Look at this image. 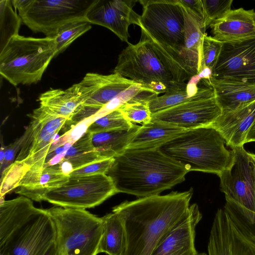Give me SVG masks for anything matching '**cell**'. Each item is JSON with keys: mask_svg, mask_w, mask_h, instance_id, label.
Returning a JSON list of instances; mask_svg holds the SVG:
<instances>
[{"mask_svg": "<svg viewBox=\"0 0 255 255\" xmlns=\"http://www.w3.org/2000/svg\"><path fill=\"white\" fill-rule=\"evenodd\" d=\"M193 189L125 201L113 208L126 234L124 255H150L161 239L187 213Z\"/></svg>", "mask_w": 255, "mask_h": 255, "instance_id": "cell-1", "label": "cell"}, {"mask_svg": "<svg viewBox=\"0 0 255 255\" xmlns=\"http://www.w3.org/2000/svg\"><path fill=\"white\" fill-rule=\"evenodd\" d=\"M189 172L159 148L126 149L106 173L117 193L140 198L159 195L185 180Z\"/></svg>", "mask_w": 255, "mask_h": 255, "instance_id": "cell-2", "label": "cell"}, {"mask_svg": "<svg viewBox=\"0 0 255 255\" xmlns=\"http://www.w3.org/2000/svg\"><path fill=\"white\" fill-rule=\"evenodd\" d=\"M54 223L47 209L23 196L0 205V255H44L55 242Z\"/></svg>", "mask_w": 255, "mask_h": 255, "instance_id": "cell-3", "label": "cell"}, {"mask_svg": "<svg viewBox=\"0 0 255 255\" xmlns=\"http://www.w3.org/2000/svg\"><path fill=\"white\" fill-rule=\"evenodd\" d=\"M212 126L185 131L158 148L189 171H198L219 176L233 159V150Z\"/></svg>", "mask_w": 255, "mask_h": 255, "instance_id": "cell-4", "label": "cell"}, {"mask_svg": "<svg viewBox=\"0 0 255 255\" xmlns=\"http://www.w3.org/2000/svg\"><path fill=\"white\" fill-rule=\"evenodd\" d=\"M56 56L53 38L15 36L0 51V75L14 86L36 84Z\"/></svg>", "mask_w": 255, "mask_h": 255, "instance_id": "cell-5", "label": "cell"}, {"mask_svg": "<svg viewBox=\"0 0 255 255\" xmlns=\"http://www.w3.org/2000/svg\"><path fill=\"white\" fill-rule=\"evenodd\" d=\"M56 229L57 255H97L103 221L86 209L55 206L47 209Z\"/></svg>", "mask_w": 255, "mask_h": 255, "instance_id": "cell-6", "label": "cell"}, {"mask_svg": "<svg viewBox=\"0 0 255 255\" xmlns=\"http://www.w3.org/2000/svg\"><path fill=\"white\" fill-rule=\"evenodd\" d=\"M135 44L128 43L120 54L114 73L141 84L158 95L176 85L171 73L151 45L145 32Z\"/></svg>", "mask_w": 255, "mask_h": 255, "instance_id": "cell-7", "label": "cell"}, {"mask_svg": "<svg viewBox=\"0 0 255 255\" xmlns=\"http://www.w3.org/2000/svg\"><path fill=\"white\" fill-rule=\"evenodd\" d=\"M96 1L12 0L11 2L21 21L30 30L53 38L64 25L86 20L88 11Z\"/></svg>", "mask_w": 255, "mask_h": 255, "instance_id": "cell-8", "label": "cell"}, {"mask_svg": "<svg viewBox=\"0 0 255 255\" xmlns=\"http://www.w3.org/2000/svg\"><path fill=\"white\" fill-rule=\"evenodd\" d=\"M140 27L155 40L179 54L185 42L184 9L178 0H140Z\"/></svg>", "mask_w": 255, "mask_h": 255, "instance_id": "cell-9", "label": "cell"}, {"mask_svg": "<svg viewBox=\"0 0 255 255\" xmlns=\"http://www.w3.org/2000/svg\"><path fill=\"white\" fill-rule=\"evenodd\" d=\"M117 193L111 179L106 174L72 177L43 197L56 206L86 209L93 208Z\"/></svg>", "mask_w": 255, "mask_h": 255, "instance_id": "cell-10", "label": "cell"}, {"mask_svg": "<svg viewBox=\"0 0 255 255\" xmlns=\"http://www.w3.org/2000/svg\"><path fill=\"white\" fill-rule=\"evenodd\" d=\"M30 121L23 136L16 161L29 168L43 167L46 157L52 151L54 137L68 120L54 115L40 106L28 115Z\"/></svg>", "mask_w": 255, "mask_h": 255, "instance_id": "cell-11", "label": "cell"}, {"mask_svg": "<svg viewBox=\"0 0 255 255\" xmlns=\"http://www.w3.org/2000/svg\"><path fill=\"white\" fill-rule=\"evenodd\" d=\"M137 83L118 74L88 73L74 84L82 104L79 112L67 123L71 127L95 115L113 99Z\"/></svg>", "mask_w": 255, "mask_h": 255, "instance_id": "cell-12", "label": "cell"}, {"mask_svg": "<svg viewBox=\"0 0 255 255\" xmlns=\"http://www.w3.org/2000/svg\"><path fill=\"white\" fill-rule=\"evenodd\" d=\"M230 166L218 176L220 189L225 196L255 212V165L244 146L232 148Z\"/></svg>", "mask_w": 255, "mask_h": 255, "instance_id": "cell-13", "label": "cell"}, {"mask_svg": "<svg viewBox=\"0 0 255 255\" xmlns=\"http://www.w3.org/2000/svg\"><path fill=\"white\" fill-rule=\"evenodd\" d=\"M211 78L255 85V37L223 42Z\"/></svg>", "mask_w": 255, "mask_h": 255, "instance_id": "cell-14", "label": "cell"}, {"mask_svg": "<svg viewBox=\"0 0 255 255\" xmlns=\"http://www.w3.org/2000/svg\"><path fill=\"white\" fill-rule=\"evenodd\" d=\"M215 96L200 97L151 115V120L185 130L211 126L222 115Z\"/></svg>", "mask_w": 255, "mask_h": 255, "instance_id": "cell-15", "label": "cell"}, {"mask_svg": "<svg viewBox=\"0 0 255 255\" xmlns=\"http://www.w3.org/2000/svg\"><path fill=\"white\" fill-rule=\"evenodd\" d=\"M208 255H255V242L241 232L223 209L215 214L208 245Z\"/></svg>", "mask_w": 255, "mask_h": 255, "instance_id": "cell-16", "label": "cell"}, {"mask_svg": "<svg viewBox=\"0 0 255 255\" xmlns=\"http://www.w3.org/2000/svg\"><path fill=\"white\" fill-rule=\"evenodd\" d=\"M202 219L196 204L159 241L150 255H196L195 229Z\"/></svg>", "mask_w": 255, "mask_h": 255, "instance_id": "cell-17", "label": "cell"}, {"mask_svg": "<svg viewBox=\"0 0 255 255\" xmlns=\"http://www.w3.org/2000/svg\"><path fill=\"white\" fill-rule=\"evenodd\" d=\"M212 36L222 42H238L255 37V12L243 8L231 10L209 25Z\"/></svg>", "mask_w": 255, "mask_h": 255, "instance_id": "cell-18", "label": "cell"}, {"mask_svg": "<svg viewBox=\"0 0 255 255\" xmlns=\"http://www.w3.org/2000/svg\"><path fill=\"white\" fill-rule=\"evenodd\" d=\"M255 120V101L230 112L222 113L211 126L232 148L244 146Z\"/></svg>", "mask_w": 255, "mask_h": 255, "instance_id": "cell-19", "label": "cell"}, {"mask_svg": "<svg viewBox=\"0 0 255 255\" xmlns=\"http://www.w3.org/2000/svg\"><path fill=\"white\" fill-rule=\"evenodd\" d=\"M69 178V176L62 173L58 164L29 168L15 188V192L40 202L47 193L63 184Z\"/></svg>", "mask_w": 255, "mask_h": 255, "instance_id": "cell-20", "label": "cell"}, {"mask_svg": "<svg viewBox=\"0 0 255 255\" xmlns=\"http://www.w3.org/2000/svg\"><path fill=\"white\" fill-rule=\"evenodd\" d=\"M86 20L91 24L107 28L128 43L129 26L132 21L120 9L117 0H97L88 11Z\"/></svg>", "mask_w": 255, "mask_h": 255, "instance_id": "cell-21", "label": "cell"}, {"mask_svg": "<svg viewBox=\"0 0 255 255\" xmlns=\"http://www.w3.org/2000/svg\"><path fill=\"white\" fill-rule=\"evenodd\" d=\"M209 81L222 113L255 101V85L213 78Z\"/></svg>", "mask_w": 255, "mask_h": 255, "instance_id": "cell-22", "label": "cell"}, {"mask_svg": "<svg viewBox=\"0 0 255 255\" xmlns=\"http://www.w3.org/2000/svg\"><path fill=\"white\" fill-rule=\"evenodd\" d=\"M185 131L166 124L151 121L139 127L127 148H158Z\"/></svg>", "mask_w": 255, "mask_h": 255, "instance_id": "cell-23", "label": "cell"}, {"mask_svg": "<svg viewBox=\"0 0 255 255\" xmlns=\"http://www.w3.org/2000/svg\"><path fill=\"white\" fill-rule=\"evenodd\" d=\"M38 100L40 106L67 119V123L79 112L82 104L74 85L65 90L50 89L42 93Z\"/></svg>", "mask_w": 255, "mask_h": 255, "instance_id": "cell-24", "label": "cell"}, {"mask_svg": "<svg viewBox=\"0 0 255 255\" xmlns=\"http://www.w3.org/2000/svg\"><path fill=\"white\" fill-rule=\"evenodd\" d=\"M140 126L134 124L129 129H118L92 133L95 151L102 159L114 158L127 149Z\"/></svg>", "mask_w": 255, "mask_h": 255, "instance_id": "cell-25", "label": "cell"}, {"mask_svg": "<svg viewBox=\"0 0 255 255\" xmlns=\"http://www.w3.org/2000/svg\"><path fill=\"white\" fill-rule=\"evenodd\" d=\"M183 8L186 18V34L184 46L179 55L187 67L196 76L200 70V48L205 32L197 20Z\"/></svg>", "mask_w": 255, "mask_h": 255, "instance_id": "cell-26", "label": "cell"}, {"mask_svg": "<svg viewBox=\"0 0 255 255\" xmlns=\"http://www.w3.org/2000/svg\"><path fill=\"white\" fill-rule=\"evenodd\" d=\"M103 230L100 240L98 254L109 255H124L126 246V234L120 218L112 212L102 217Z\"/></svg>", "mask_w": 255, "mask_h": 255, "instance_id": "cell-27", "label": "cell"}, {"mask_svg": "<svg viewBox=\"0 0 255 255\" xmlns=\"http://www.w3.org/2000/svg\"><path fill=\"white\" fill-rule=\"evenodd\" d=\"M151 45L177 83H184L195 76L187 67L179 55L151 38L142 28Z\"/></svg>", "mask_w": 255, "mask_h": 255, "instance_id": "cell-28", "label": "cell"}, {"mask_svg": "<svg viewBox=\"0 0 255 255\" xmlns=\"http://www.w3.org/2000/svg\"><path fill=\"white\" fill-rule=\"evenodd\" d=\"M92 136V134L87 131L65 152L61 161L68 163L74 171L94 162L103 160L95 151Z\"/></svg>", "mask_w": 255, "mask_h": 255, "instance_id": "cell-29", "label": "cell"}, {"mask_svg": "<svg viewBox=\"0 0 255 255\" xmlns=\"http://www.w3.org/2000/svg\"><path fill=\"white\" fill-rule=\"evenodd\" d=\"M224 209L237 228L255 242V212L227 197Z\"/></svg>", "mask_w": 255, "mask_h": 255, "instance_id": "cell-30", "label": "cell"}, {"mask_svg": "<svg viewBox=\"0 0 255 255\" xmlns=\"http://www.w3.org/2000/svg\"><path fill=\"white\" fill-rule=\"evenodd\" d=\"M0 51L13 37L18 35L21 19L11 0L0 1Z\"/></svg>", "mask_w": 255, "mask_h": 255, "instance_id": "cell-31", "label": "cell"}, {"mask_svg": "<svg viewBox=\"0 0 255 255\" xmlns=\"http://www.w3.org/2000/svg\"><path fill=\"white\" fill-rule=\"evenodd\" d=\"M91 28V23L86 20L72 21L61 27L53 38L56 44L57 55Z\"/></svg>", "mask_w": 255, "mask_h": 255, "instance_id": "cell-32", "label": "cell"}, {"mask_svg": "<svg viewBox=\"0 0 255 255\" xmlns=\"http://www.w3.org/2000/svg\"><path fill=\"white\" fill-rule=\"evenodd\" d=\"M135 124L128 121L119 109L95 120L88 131L96 133L118 129H129Z\"/></svg>", "mask_w": 255, "mask_h": 255, "instance_id": "cell-33", "label": "cell"}, {"mask_svg": "<svg viewBox=\"0 0 255 255\" xmlns=\"http://www.w3.org/2000/svg\"><path fill=\"white\" fill-rule=\"evenodd\" d=\"M222 45V42L204 34L200 48V67L198 74L205 68L211 69L213 72L219 58Z\"/></svg>", "mask_w": 255, "mask_h": 255, "instance_id": "cell-34", "label": "cell"}, {"mask_svg": "<svg viewBox=\"0 0 255 255\" xmlns=\"http://www.w3.org/2000/svg\"><path fill=\"white\" fill-rule=\"evenodd\" d=\"M29 167L24 162L15 160L1 173L0 197L17 187Z\"/></svg>", "mask_w": 255, "mask_h": 255, "instance_id": "cell-35", "label": "cell"}, {"mask_svg": "<svg viewBox=\"0 0 255 255\" xmlns=\"http://www.w3.org/2000/svg\"><path fill=\"white\" fill-rule=\"evenodd\" d=\"M125 118L129 122L145 124L151 120V113L148 102L131 100L119 108Z\"/></svg>", "mask_w": 255, "mask_h": 255, "instance_id": "cell-36", "label": "cell"}, {"mask_svg": "<svg viewBox=\"0 0 255 255\" xmlns=\"http://www.w3.org/2000/svg\"><path fill=\"white\" fill-rule=\"evenodd\" d=\"M201 2L206 27L209 26L214 21L224 17L232 10L233 0H201Z\"/></svg>", "mask_w": 255, "mask_h": 255, "instance_id": "cell-37", "label": "cell"}, {"mask_svg": "<svg viewBox=\"0 0 255 255\" xmlns=\"http://www.w3.org/2000/svg\"><path fill=\"white\" fill-rule=\"evenodd\" d=\"M113 160L114 158H110L94 162L80 168L75 170L70 174L69 177L106 174L110 168Z\"/></svg>", "mask_w": 255, "mask_h": 255, "instance_id": "cell-38", "label": "cell"}, {"mask_svg": "<svg viewBox=\"0 0 255 255\" xmlns=\"http://www.w3.org/2000/svg\"><path fill=\"white\" fill-rule=\"evenodd\" d=\"M94 121L95 118L93 116L72 126L70 129L63 134L66 142L74 144L86 134Z\"/></svg>", "mask_w": 255, "mask_h": 255, "instance_id": "cell-39", "label": "cell"}, {"mask_svg": "<svg viewBox=\"0 0 255 255\" xmlns=\"http://www.w3.org/2000/svg\"><path fill=\"white\" fill-rule=\"evenodd\" d=\"M181 5L199 23L205 30V18L201 0H178Z\"/></svg>", "mask_w": 255, "mask_h": 255, "instance_id": "cell-40", "label": "cell"}, {"mask_svg": "<svg viewBox=\"0 0 255 255\" xmlns=\"http://www.w3.org/2000/svg\"><path fill=\"white\" fill-rule=\"evenodd\" d=\"M23 136L22 135L14 142L6 147L3 159L0 163L1 173L12 163V161L16 153L20 148Z\"/></svg>", "mask_w": 255, "mask_h": 255, "instance_id": "cell-41", "label": "cell"}, {"mask_svg": "<svg viewBox=\"0 0 255 255\" xmlns=\"http://www.w3.org/2000/svg\"><path fill=\"white\" fill-rule=\"evenodd\" d=\"M255 141V120L248 132L246 143Z\"/></svg>", "mask_w": 255, "mask_h": 255, "instance_id": "cell-42", "label": "cell"}, {"mask_svg": "<svg viewBox=\"0 0 255 255\" xmlns=\"http://www.w3.org/2000/svg\"><path fill=\"white\" fill-rule=\"evenodd\" d=\"M44 255H57L55 243L49 247Z\"/></svg>", "mask_w": 255, "mask_h": 255, "instance_id": "cell-43", "label": "cell"}, {"mask_svg": "<svg viewBox=\"0 0 255 255\" xmlns=\"http://www.w3.org/2000/svg\"><path fill=\"white\" fill-rule=\"evenodd\" d=\"M255 165V154L250 153Z\"/></svg>", "mask_w": 255, "mask_h": 255, "instance_id": "cell-44", "label": "cell"}, {"mask_svg": "<svg viewBox=\"0 0 255 255\" xmlns=\"http://www.w3.org/2000/svg\"><path fill=\"white\" fill-rule=\"evenodd\" d=\"M196 255H207L206 253H197Z\"/></svg>", "mask_w": 255, "mask_h": 255, "instance_id": "cell-45", "label": "cell"}]
</instances>
